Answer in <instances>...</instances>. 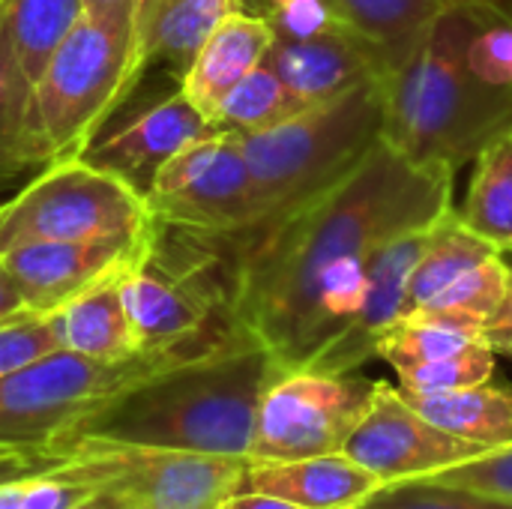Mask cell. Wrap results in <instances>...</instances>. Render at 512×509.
<instances>
[{"label":"cell","mask_w":512,"mask_h":509,"mask_svg":"<svg viewBox=\"0 0 512 509\" xmlns=\"http://www.w3.org/2000/svg\"><path fill=\"white\" fill-rule=\"evenodd\" d=\"M504 354H507V357H512V345H510V348H507V351H504Z\"/></svg>","instance_id":"obj_42"},{"label":"cell","mask_w":512,"mask_h":509,"mask_svg":"<svg viewBox=\"0 0 512 509\" xmlns=\"http://www.w3.org/2000/svg\"><path fill=\"white\" fill-rule=\"evenodd\" d=\"M57 333L51 315L24 309L0 324V378L36 363L39 357L57 351Z\"/></svg>","instance_id":"obj_30"},{"label":"cell","mask_w":512,"mask_h":509,"mask_svg":"<svg viewBox=\"0 0 512 509\" xmlns=\"http://www.w3.org/2000/svg\"><path fill=\"white\" fill-rule=\"evenodd\" d=\"M381 381L357 372L282 369L261 396L249 462H294L342 453L369 414Z\"/></svg>","instance_id":"obj_8"},{"label":"cell","mask_w":512,"mask_h":509,"mask_svg":"<svg viewBox=\"0 0 512 509\" xmlns=\"http://www.w3.org/2000/svg\"><path fill=\"white\" fill-rule=\"evenodd\" d=\"M150 228L147 198L84 159H63L0 207V255L27 243H84Z\"/></svg>","instance_id":"obj_7"},{"label":"cell","mask_w":512,"mask_h":509,"mask_svg":"<svg viewBox=\"0 0 512 509\" xmlns=\"http://www.w3.org/2000/svg\"><path fill=\"white\" fill-rule=\"evenodd\" d=\"M123 279V276H120ZM120 279H111L63 309L51 315L57 342L63 351L102 360V363H120L144 354L135 342L123 297H120Z\"/></svg>","instance_id":"obj_20"},{"label":"cell","mask_w":512,"mask_h":509,"mask_svg":"<svg viewBox=\"0 0 512 509\" xmlns=\"http://www.w3.org/2000/svg\"><path fill=\"white\" fill-rule=\"evenodd\" d=\"M495 357L498 351L489 342H477L453 357L396 372L399 390L408 396H429V393H453V390L486 384L495 375Z\"/></svg>","instance_id":"obj_29"},{"label":"cell","mask_w":512,"mask_h":509,"mask_svg":"<svg viewBox=\"0 0 512 509\" xmlns=\"http://www.w3.org/2000/svg\"><path fill=\"white\" fill-rule=\"evenodd\" d=\"M273 39L276 33L264 12H249L246 6L228 12L177 81L180 93L204 117H213L225 93L267 60Z\"/></svg>","instance_id":"obj_17"},{"label":"cell","mask_w":512,"mask_h":509,"mask_svg":"<svg viewBox=\"0 0 512 509\" xmlns=\"http://www.w3.org/2000/svg\"><path fill=\"white\" fill-rule=\"evenodd\" d=\"M264 15L279 39H312L330 30H351L333 0H291Z\"/></svg>","instance_id":"obj_32"},{"label":"cell","mask_w":512,"mask_h":509,"mask_svg":"<svg viewBox=\"0 0 512 509\" xmlns=\"http://www.w3.org/2000/svg\"><path fill=\"white\" fill-rule=\"evenodd\" d=\"M477 342H486L480 330L423 318V315H402L378 342L375 357L390 363L396 372L417 369L444 357H453Z\"/></svg>","instance_id":"obj_28"},{"label":"cell","mask_w":512,"mask_h":509,"mask_svg":"<svg viewBox=\"0 0 512 509\" xmlns=\"http://www.w3.org/2000/svg\"><path fill=\"white\" fill-rule=\"evenodd\" d=\"M507 255L468 231L450 207L429 231V243L408 282V312L480 330L507 297Z\"/></svg>","instance_id":"obj_11"},{"label":"cell","mask_w":512,"mask_h":509,"mask_svg":"<svg viewBox=\"0 0 512 509\" xmlns=\"http://www.w3.org/2000/svg\"><path fill=\"white\" fill-rule=\"evenodd\" d=\"M444 3H459V6H474L483 12H492L501 21H512V0H444Z\"/></svg>","instance_id":"obj_39"},{"label":"cell","mask_w":512,"mask_h":509,"mask_svg":"<svg viewBox=\"0 0 512 509\" xmlns=\"http://www.w3.org/2000/svg\"><path fill=\"white\" fill-rule=\"evenodd\" d=\"M270 66L300 105L330 99L366 78H387L384 54L357 30H330L312 39H273Z\"/></svg>","instance_id":"obj_16"},{"label":"cell","mask_w":512,"mask_h":509,"mask_svg":"<svg viewBox=\"0 0 512 509\" xmlns=\"http://www.w3.org/2000/svg\"><path fill=\"white\" fill-rule=\"evenodd\" d=\"M240 6V0H135L138 81L153 66H168L180 81L207 36Z\"/></svg>","instance_id":"obj_19"},{"label":"cell","mask_w":512,"mask_h":509,"mask_svg":"<svg viewBox=\"0 0 512 509\" xmlns=\"http://www.w3.org/2000/svg\"><path fill=\"white\" fill-rule=\"evenodd\" d=\"M471 72L495 87H512V21H492L468 45Z\"/></svg>","instance_id":"obj_33"},{"label":"cell","mask_w":512,"mask_h":509,"mask_svg":"<svg viewBox=\"0 0 512 509\" xmlns=\"http://www.w3.org/2000/svg\"><path fill=\"white\" fill-rule=\"evenodd\" d=\"M276 372V357L252 336L171 363L114 396L69 444L105 441L249 459L261 396Z\"/></svg>","instance_id":"obj_2"},{"label":"cell","mask_w":512,"mask_h":509,"mask_svg":"<svg viewBox=\"0 0 512 509\" xmlns=\"http://www.w3.org/2000/svg\"><path fill=\"white\" fill-rule=\"evenodd\" d=\"M222 509H300L297 504H288L282 498H273V495H264V492H252V489H243L237 492L228 504Z\"/></svg>","instance_id":"obj_37"},{"label":"cell","mask_w":512,"mask_h":509,"mask_svg":"<svg viewBox=\"0 0 512 509\" xmlns=\"http://www.w3.org/2000/svg\"><path fill=\"white\" fill-rule=\"evenodd\" d=\"M159 237V222L141 234H120L84 243H27L3 258L27 309L54 315L75 297L138 270Z\"/></svg>","instance_id":"obj_13"},{"label":"cell","mask_w":512,"mask_h":509,"mask_svg":"<svg viewBox=\"0 0 512 509\" xmlns=\"http://www.w3.org/2000/svg\"><path fill=\"white\" fill-rule=\"evenodd\" d=\"M24 309H27V303H24V297H21V291H18V282L12 279L9 267H6L3 258H0V324H3L6 318L18 315V312H24Z\"/></svg>","instance_id":"obj_36"},{"label":"cell","mask_w":512,"mask_h":509,"mask_svg":"<svg viewBox=\"0 0 512 509\" xmlns=\"http://www.w3.org/2000/svg\"><path fill=\"white\" fill-rule=\"evenodd\" d=\"M300 105L291 90L282 84V78L276 75V69L270 66V60H264L261 66H255L246 78H240L225 99L219 102V108L213 111L210 123L222 132H258L267 126L282 123L285 117L297 114Z\"/></svg>","instance_id":"obj_26"},{"label":"cell","mask_w":512,"mask_h":509,"mask_svg":"<svg viewBox=\"0 0 512 509\" xmlns=\"http://www.w3.org/2000/svg\"><path fill=\"white\" fill-rule=\"evenodd\" d=\"M492 12L447 3L414 54L384 78V132L402 156L420 165L462 168L504 129H512V87L480 81L468 45Z\"/></svg>","instance_id":"obj_3"},{"label":"cell","mask_w":512,"mask_h":509,"mask_svg":"<svg viewBox=\"0 0 512 509\" xmlns=\"http://www.w3.org/2000/svg\"><path fill=\"white\" fill-rule=\"evenodd\" d=\"M84 15H114V12H135V0H81Z\"/></svg>","instance_id":"obj_38"},{"label":"cell","mask_w":512,"mask_h":509,"mask_svg":"<svg viewBox=\"0 0 512 509\" xmlns=\"http://www.w3.org/2000/svg\"><path fill=\"white\" fill-rule=\"evenodd\" d=\"M456 171L420 165L384 138L315 201L249 228L237 318L282 369H309L357 318L369 258L387 240L435 225L453 207Z\"/></svg>","instance_id":"obj_1"},{"label":"cell","mask_w":512,"mask_h":509,"mask_svg":"<svg viewBox=\"0 0 512 509\" xmlns=\"http://www.w3.org/2000/svg\"><path fill=\"white\" fill-rule=\"evenodd\" d=\"M351 30L366 36L387 63V75L396 72L420 45L444 0H333Z\"/></svg>","instance_id":"obj_23"},{"label":"cell","mask_w":512,"mask_h":509,"mask_svg":"<svg viewBox=\"0 0 512 509\" xmlns=\"http://www.w3.org/2000/svg\"><path fill=\"white\" fill-rule=\"evenodd\" d=\"M3 9L18 60L36 84L57 45L84 15L81 0H3Z\"/></svg>","instance_id":"obj_25"},{"label":"cell","mask_w":512,"mask_h":509,"mask_svg":"<svg viewBox=\"0 0 512 509\" xmlns=\"http://www.w3.org/2000/svg\"><path fill=\"white\" fill-rule=\"evenodd\" d=\"M171 363L165 354L102 363L63 348L39 357L0 378V450L60 453L99 408Z\"/></svg>","instance_id":"obj_6"},{"label":"cell","mask_w":512,"mask_h":509,"mask_svg":"<svg viewBox=\"0 0 512 509\" xmlns=\"http://www.w3.org/2000/svg\"><path fill=\"white\" fill-rule=\"evenodd\" d=\"M63 453H33V450H0V480L18 477L33 468H45L60 462Z\"/></svg>","instance_id":"obj_35"},{"label":"cell","mask_w":512,"mask_h":509,"mask_svg":"<svg viewBox=\"0 0 512 509\" xmlns=\"http://www.w3.org/2000/svg\"><path fill=\"white\" fill-rule=\"evenodd\" d=\"M360 509H411V507H408V504H402V501H399V498L384 486L381 492H375V495H372V498H369V501H366Z\"/></svg>","instance_id":"obj_41"},{"label":"cell","mask_w":512,"mask_h":509,"mask_svg":"<svg viewBox=\"0 0 512 509\" xmlns=\"http://www.w3.org/2000/svg\"><path fill=\"white\" fill-rule=\"evenodd\" d=\"M429 231L432 225L399 234L372 252L366 297L357 318L327 345V351L309 369L345 375L375 360L381 336L408 312V282L429 243Z\"/></svg>","instance_id":"obj_15"},{"label":"cell","mask_w":512,"mask_h":509,"mask_svg":"<svg viewBox=\"0 0 512 509\" xmlns=\"http://www.w3.org/2000/svg\"><path fill=\"white\" fill-rule=\"evenodd\" d=\"M384 132V78H366L330 99L300 108L276 126L237 135L264 204L276 225L348 177Z\"/></svg>","instance_id":"obj_4"},{"label":"cell","mask_w":512,"mask_h":509,"mask_svg":"<svg viewBox=\"0 0 512 509\" xmlns=\"http://www.w3.org/2000/svg\"><path fill=\"white\" fill-rule=\"evenodd\" d=\"M138 84L135 12L81 15L33 84L39 165L78 159Z\"/></svg>","instance_id":"obj_5"},{"label":"cell","mask_w":512,"mask_h":509,"mask_svg":"<svg viewBox=\"0 0 512 509\" xmlns=\"http://www.w3.org/2000/svg\"><path fill=\"white\" fill-rule=\"evenodd\" d=\"M102 492L90 468L63 453L60 462L0 480V509H75Z\"/></svg>","instance_id":"obj_27"},{"label":"cell","mask_w":512,"mask_h":509,"mask_svg":"<svg viewBox=\"0 0 512 509\" xmlns=\"http://www.w3.org/2000/svg\"><path fill=\"white\" fill-rule=\"evenodd\" d=\"M462 225L501 249L512 252V129L495 135L474 159V174L462 207Z\"/></svg>","instance_id":"obj_22"},{"label":"cell","mask_w":512,"mask_h":509,"mask_svg":"<svg viewBox=\"0 0 512 509\" xmlns=\"http://www.w3.org/2000/svg\"><path fill=\"white\" fill-rule=\"evenodd\" d=\"M39 165L33 138V81L24 72L9 36L0 0V180Z\"/></svg>","instance_id":"obj_24"},{"label":"cell","mask_w":512,"mask_h":509,"mask_svg":"<svg viewBox=\"0 0 512 509\" xmlns=\"http://www.w3.org/2000/svg\"><path fill=\"white\" fill-rule=\"evenodd\" d=\"M75 509H129V507H126V501H123L114 489H102V492H96L93 498H87L84 504H78Z\"/></svg>","instance_id":"obj_40"},{"label":"cell","mask_w":512,"mask_h":509,"mask_svg":"<svg viewBox=\"0 0 512 509\" xmlns=\"http://www.w3.org/2000/svg\"><path fill=\"white\" fill-rule=\"evenodd\" d=\"M210 132H216L210 117H204L177 87L174 93L132 114L114 132H99L78 159L117 177L141 198H147L165 162H171L183 147L207 138Z\"/></svg>","instance_id":"obj_14"},{"label":"cell","mask_w":512,"mask_h":509,"mask_svg":"<svg viewBox=\"0 0 512 509\" xmlns=\"http://www.w3.org/2000/svg\"><path fill=\"white\" fill-rule=\"evenodd\" d=\"M507 270H510V279H507V297L498 309V315L483 327V339L498 351L504 354L512 345V252L507 255Z\"/></svg>","instance_id":"obj_34"},{"label":"cell","mask_w":512,"mask_h":509,"mask_svg":"<svg viewBox=\"0 0 512 509\" xmlns=\"http://www.w3.org/2000/svg\"><path fill=\"white\" fill-rule=\"evenodd\" d=\"M147 207L159 225L234 234L264 222V204L234 132H210L156 174Z\"/></svg>","instance_id":"obj_9"},{"label":"cell","mask_w":512,"mask_h":509,"mask_svg":"<svg viewBox=\"0 0 512 509\" xmlns=\"http://www.w3.org/2000/svg\"><path fill=\"white\" fill-rule=\"evenodd\" d=\"M246 489L300 509H360L384 483L345 453H330L294 462H249Z\"/></svg>","instance_id":"obj_18"},{"label":"cell","mask_w":512,"mask_h":509,"mask_svg":"<svg viewBox=\"0 0 512 509\" xmlns=\"http://www.w3.org/2000/svg\"><path fill=\"white\" fill-rule=\"evenodd\" d=\"M384 486L417 483L453 465L489 453V447L462 441L429 423L399 387L381 381L378 396L342 450Z\"/></svg>","instance_id":"obj_12"},{"label":"cell","mask_w":512,"mask_h":509,"mask_svg":"<svg viewBox=\"0 0 512 509\" xmlns=\"http://www.w3.org/2000/svg\"><path fill=\"white\" fill-rule=\"evenodd\" d=\"M63 453L81 459L129 509H222L249 474V459L186 450L75 441Z\"/></svg>","instance_id":"obj_10"},{"label":"cell","mask_w":512,"mask_h":509,"mask_svg":"<svg viewBox=\"0 0 512 509\" xmlns=\"http://www.w3.org/2000/svg\"><path fill=\"white\" fill-rule=\"evenodd\" d=\"M429 423L438 429L480 444V447H507L512 444V384H477L453 393L408 396L402 393Z\"/></svg>","instance_id":"obj_21"},{"label":"cell","mask_w":512,"mask_h":509,"mask_svg":"<svg viewBox=\"0 0 512 509\" xmlns=\"http://www.w3.org/2000/svg\"><path fill=\"white\" fill-rule=\"evenodd\" d=\"M417 483H435V486H453V489H471L480 495L512 501V444L495 447L477 459H468L462 465H453L441 474H432Z\"/></svg>","instance_id":"obj_31"}]
</instances>
